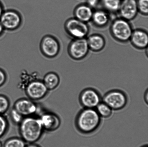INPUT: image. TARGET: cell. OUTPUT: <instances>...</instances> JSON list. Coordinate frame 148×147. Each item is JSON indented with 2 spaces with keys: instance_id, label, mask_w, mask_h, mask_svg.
<instances>
[{
  "instance_id": "6da1fadb",
  "label": "cell",
  "mask_w": 148,
  "mask_h": 147,
  "mask_svg": "<svg viewBox=\"0 0 148 147\" xmlns=\"http://www.w3.org/2000/svg\"><path fill=\"white\" fill-rule=\"evenodd\" d=\"M101 123V117L95 109L83 108L78 112L75 120L77 130L85 135H90L96 131Z\"/></svg>"
},
{
  "instance_id": "7a4b0ae2",
  "label": "cell",
  "mask_w": 148,
  "mask_h": 147,
  "mask_svg": "<svg viewBox=\"0 0 148 147\" xmlns=\"http://www.w3.org/2000/svg\"><path fill=\"white\" fill-rule=\"evenodd\" d=\"M18 126L20 138L27 144L36 143L41 139L45 132L37 116L24 117Z\"/></svg>"
},
{
  "instance_id": "3957f363",
  "label": "cell",
  "mask_w": 148,
  "mask_h": 147,
  "mask_svg": "<svg viewBox=\"0 0 148 147\" xmlns=\"http://www.w3.org/2000/svg\"><path fill=\"white\" fill-rule=\"evenodd\" d=\"M110 31L114 39L125 43L130 41L133 30L130 21L120 17L111 23Z\"/></svg>"
},
{
  "instance_id": "277c9868",
  "label": "cell",
  "mask_w": 148,
  "mask_h": 147,
  "mask_svg": "<svg viewBox=\"0 0 148 147\" xmlns=\"http://www.w3.org/2000/svg\"><path fill=\"white\" fill-rule=\"evenodd\" d=\"M102 102L109 106L112 110H119L127 106L128 98L124 91L114 89L109 91L104 94Z\"/></svg>"
},
{
  "instance_id": "5b68a950",
  "label": "cell",
  "mask_w": 148,
  "mask_h": 147,
  "mask_svg": "<svg viewBox=\"0 0 148 147\" xmlns=\"http://www.w3.org/2000/svg\"><path fill=\"white\" fill-rule=\"evenodd\" d=\"M64 28L67 34L73 39L86 38L90 31L88 23L75 17L69 18L66 21Z\"/></svg>"
},
{
  "instance_id": "8992f818",
  "label": "cell",
  "mask_w": 148,
  "mask_h": 147,
  "mask_svg": "<svg viewBox=\"0 0 148 147\" xmlns=\"http://www.w3.org/2000/svg\"><path fill=\"white\" fill-rule=\"evenodd\" d=\"M24 90L27 98L35 102L44 98L49 91L42 80L38 79L30 82L25 86Z\"/></svg>"
},
{
  "instance_id": "52a82bcc",
  "label": "cell",
  "mask_w": 148,
  "mask_h": 147,
  "mask_svg": "<svg viewBox=\"0 0 148 147\" xmlns=\"http://www.w3.org/2000/svg\"><path fill=\"white\" fill-rule=\"evenodd\" d=\"M80 104L85 108L95 109L102 102L101 94L98 90L91 87L82 90L79 96Z\"/></svg>"
},
{
  "instance_id": "ba28073f",
  "label": "cell",
  "mask_w": 148,
  "mask_h": 147,
  "mask_svg": "<svg viewBox=\"0 0 148 147\" xmlns=\"http://www.w3.org/2000/svg\"><path fill=\"white\" fill-rule=\"evenodd\" d=\"M90 49L87 39H73L68 47V53L73 60H79L85 58Z\"/></svg>"
},
{
  "instance_id": "9c48e42d",
  "label": "cell",
  "mask_w": 148,
  "mask_h": 147,
  "mask_svg": "<svg viewBox=\"0 0 148 147\" xmlns=\"http://www.w3.org/2000/svg\"><path fill=\"white\" fill-rule=\"evenodd\" d=\"M13 107L24 117L36 116L40 111L38 104L28 98L18 99L14 103Z\"/></svg>"
},
{
  "instance_id": "30bf717a",
  "label": "cell",
  "mask_w": 148,
  "mask_h": 147,
  "mask_svg": "<svg viewBox=\"0 0 148 147\" xmlns=\"http://www.w3.org/2000/svg\"><path fill=\"white\" fill-rule=\"evenodd\" d=\"M22 19L18 12L14 10L4 11L0 17V22L4 30L14 31L21 26Z\"/></svg>"
},
{
  "instance_id": "8fae6325",
  "label": "cell",
  "mask_w": 148,
  "mask_h": 147,
  "mask_svg": "<svg viewBox=\"0 0 148 147\" xmlns=\"http://www.w3.org/2000/svg\"><path fill=\"white\" fill-rule=\"evenodd\" d=\"M40 50L45 56L53 58L58 54L60 44L57 39L53 36L46 35L43 37L40 44Z\"/></svg>"
},
{
  "instance_id": "7c38bea8",
  "label": "cell",
  "mask_w": 148,
  "mask_h": 147,
  "mask_svg": "<svg viewBox=\"0 0 148 147\" xmlns=\"http://www.w3.org/2000/svg\"><path fill=\"white\" fill-rule=\"evenodd\" d=\"M38 117L45 131L54 132L59 129L61 124L60 118L53 112L44 111Z\"/></svg>"
},
{
  "instance_id": "4fadbf2b",
  "label": "cell",
  "mask_w": 148,
  "mask_h": 147,
  "mask_svg": "<svg viewBox=\"0 0 148 147\" xmlns=\"http://www.w3.org/2000/svg\"><path fill=\"white\" fill-rule=\"evenodd\" d=\"M118 12L121 18L129 21L134 20L138 12L137 0H121Z\"/></svg>"
},
{
  "instance_id": "5bb4252c",
  "label": "cell",
  "mask_w": 148,
  "mask_h": 147,
  "mask_svg": "<svg viewBox=\"0 0 148 147\" xmlns=\"http://www.w3.org/2000/svg\"><path fill=\"white\" fill-rule=\"evenodd\" d=\"M130 41L136 48L140 50L146 49L148 45V33L141 29L133 30Z\"/></svg>"
},
{
  "instance_id": "9a60e30c",
  "label": "cell",
  "mask_w": 148,
  "mask_h": 147,
  "mask_svg": "<svg viewBox=\"0 0 148 147\" xmlns=\"http://www.w3.org/2000/svg\"><path fill=\"white\" fill-rule=\"evenodd\" d=\"M93 9L87 4H79L74 10V17L80 21L88 23L92 19L94 12Z\"/></svg>"
},
{
  "instance_id": "2e32d148",
  "label": "cell",
  "mask_w": 148,
  "mask_h": 147,
  "mask_svg": "<svg viewBox=\"0 0 148 147\" xmlns=\"http://www.w3.org/2000/svg\"><path fill=\"white\" fill-rule=\"evenodd\" d=\"M110 20L108 12L104 9H97L94 11L91 21L96 26L103 28L108 25Z\"/></svg>"
},
{
  "instance_id": "e0dca14e",
  "label": "cell",
  "mask_w": 148,
  "mask_h": 147,
  "mask_svg": "<svg viewBox=\"0 0 148 147\" xmlns=\"http://www.w3.org/2000/svg\"><path fill=\"white\" fill-rule=\"evenodd\" d=\"M90 50L94 52H99L105 47L106 41L103 36L99 34H93L86 38Z\"/></svg>"
},
{
  "instance_id": "ac0fdd59",
  "label": "cell",
  "mask_w": 148,
  "mask_h": 147,
  "mask_svg": "<svg viewBox=\"0 0 148 147\" xmlns=\"http://www.w3.org/2000/svg\"><path fill=\"white\" fill-rule=\"evenodd\" d=\"M42 81L49 91L53 90L59 86L60 79L57 73L50 72L45 75Z\"/></svg>"
},
{
  "instance_id": "d6986e66",
  "label": "cell",
  "mask_w": 148,
  "mask_h": 147,
  "mask_svg": "<svg viewBox=\"0 0 148 147\" xmlns=\"http://www.w3.org/2000/svg\"><path fill=\"white\" fill-rule=\"evenodd\" d=\"M121 0H101L104 9L109 12H118Z\"/></svg>"
},
{
  "instance_id": "ffe728a7",
  "label": "cell",
  "mask_w": 148,
  "mask_h": 147,
  "mask_svg": "<svg viewBox=\"0 0 148 147\" xmlns=\"http://www.w3.org/2000/svg\"><path fill=\"white\" fill-rule=\"evenodd\" d=\"M95 109L101 118L108 119L112 114V109L103 102H101Z\"/></svg>"
},
{
  "instance_id": "44dd1931",
  "label": "cell",
  "mask_w": 148,
  "mask_h": 147,
  "mask_svg": "<svg viewBox=\"0 0 148 147\" xmlns=\"http://www.w3.org/2000/svg\"><path fill=\"white\" fill-rule=\"evenodd\" d=\"M27 144L20 137H13L5 140L3 147H25Z\"/></svg>"
},
{
  "instance_id": "7402d4cb",
  "label": "cell",
  "mask_w": 148,
  "mask_h": 147,
  "mask_svg": "<svg viewBox=\"0 0 148 147\" xmlns=\"http://www.w3.org/2000/svg\"><path fill=\"white\" fill-rule=\"evenodd\" d=\"M10 107V102L8 98L0 95V115H4L8 111Z\"/></svg>"
},
{
  "instance_id": "603a6c76",
  "label": "cell",
  "mask_w": 148,
  "mask_h": 147,
  "mask_svg": "<svg viewBox=\"0 0 148 147\" xmlns=\"http://www.w3.org/2000/svg\"><path fill=\"white\" fill-rule=\"evenodd\" d=\"M9 128V123L7 117L4 115H0V139L7 133Z\"/></svg>"
},
{
  "instance_id": "cb8c5ba5",
  "label": "cell",
  "mask_w": 148,
  "mask_h": 147,
  "mask_svg": "<svg viewBox=\"0 0 148 147\" xmlns=\"http://www.w3.org/2000/svg\"><path fill=\"white\" fill-rule=\"evenodd\" d=\"M9 117L12 122L17 125L20 124L24 118L13 107L10 110Z\"/></svg>"
},
{
  "instance_id": "d4e9b609",
  "label": "cell",
  "mask_w": 148,
  "mask_h": 147,
  "mask_svg": "<svg viewBox=\"0 0 148 147\" xmlns=\"http://www.w3.org/2000/svg\"><path fill=\"white\" fill-rule=\"evenodd\" d=\"M138 12L143 15L147 16L148 14V0H137Z\"/></svg>"
},
{
  "instance_id": "484cf974",
  "label": "cell",
  "mask_w": 148,
  "mask_h": 147,
  "mask_svg": "<svg viewBox=\"0 0 148 147\" xmlns=\"http://www.w3.org/2000/svg\"><path fill=\"white\" fill-rule=\"evenodd\" d=\"M7 80V75L5 72L0 68V87L4 85Z\"/></svg>"
},
{
  "instance_id": "4316f807",
  "label": "cell",
  "mask_w": 148,
  "mask_h": 147,
  "mask_svg": "<svg viewBox=\"0 0 148 147\" xmlns=\"http://www.w3.org/2000/svg\"><path fill=\"white\" fill-rule=\"evenodd\" d=\"M101 0H87V4L92 9L98 5Z\"/></svg>"
},
{
  "instance_id": "83f0119b",
  "label": "cell",
  "mask_w": 148,
  "mask_h": 147,
  "mask_svg": "<svg viewBox=\"0 0 148 147\" xmlns=\"http://www.w3.org/2000/svg\"><path fill=\"white\" fill-rule=\"evenodd\" d=\"M144 99L145 102L148 104V90L147 89L145 92L144 96Z\"/></svg>"
},
{
  "instance_id": "f1b7e54d",
  "label": "cell",
  "mask_w": 148,
  "mask_h": 147,
  "mask_svg": "<svg viewBox=\"0 0 148 147\" xmlns=\"http://www.w3.org/2000/svg\"><path fill=\"white\" fill-rule=\"evenodd\" d=\"M25 147H41L36 143L27 144Z\"/></svg>"
},
{
  "instance_id": "f546056e",
  "label": "cell",
  "mask_w": 148,
  "mask_h": 147,
  "mask_svg": "<svg viewBox=\"0 0 148 147\" xmlns=\"http://www.w3.org/2000/svg\"><path fill=\"white\" fill-rule=\"evenodd\" d=\"M3 7V4L0 1V17L2 15L3 13L4 12Z\"/></svg>"
},
{
  "instance_id": "4dcf8cb0",
  "label": "cell",
  "mask_w": 148,
  "mask_h": 147,
  "mask_svg": "<svg viewBox=\"0 0 148 147\" xmlns=\"http://www.w3.org/2000/svg\"><path fill=\"white\" fill-rule=\"evenodd\" d=\"M4 29L3 27L2 24L0 22V37L3 33Z\"/></svg>"
},
{
  "instance_id": "1f68e13d",
  "label": "cell",
  "mask_w": 148,
  "mask_h": 147,
  "mask_svg": "<svg viewBox=\"0 0 148 147\" xmlns=\"http://www.w3.org/2000/svg\"><path fill=\"white\" fill-rule=\"evenodd\" d=\"M3 144L2 143V142L0 141V147H3Z\"/></svg>"
},
{
  "instance_id": "d6a6232c",
  "label": "cell",
  "mask_w": 148,
  "mask_h": 147,
  "mask_svg": "<svg viewBox=\"0 0 148 147\" xmlns=\"http://www.w3.org/2000/svg\"><path fill=\"white\" fill-rule=\"evenodd\" d=\"M148 147V146L147 145H145V146H143V147Z\"/></svg>"
}]
</instances>
